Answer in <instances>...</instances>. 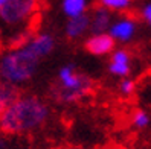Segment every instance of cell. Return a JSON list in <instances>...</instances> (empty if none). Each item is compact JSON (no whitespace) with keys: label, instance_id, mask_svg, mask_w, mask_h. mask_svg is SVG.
Here are the masks:
<instances>
[{"label":"cell","instance_id":"cell-1","mask_svg":"<svg viewBox=\"0 0 151 149\" xmlns=\"http://www.w3.org/2000/svg\"><path fill=\"white\" fill-rule=\"evenodd\" d=\"M50 110L47 103L38 96L19 94L2 116L0 133L3 135H22L40 129L47 122Z\"/></svg>","mask_w":151,"mask_h":149},{"label":"cell","instance_id":"cell-2","mask_svg":"<svg viewBox=\"0 0 151 149\" xmlns=\"http://www.w3.org/2000/svg\"><path fill=\"white\" fill-rule=\"evenodd\" d=\"M95 88V82L87 73H83L75 64H66L58 70L57 81L50 85L52 101L63 105H72L84 101Z\"/></svg>","mask_w":151,"mask_h":149},{"label":"cell","instance_id":"cell-3","mask_svg":"<svg viewBox=\"0 0 151 149\" xmlns=\"http://www.w3.org/2000/svg\"><path fill=\"white\" fill-rule=\"evenodd\" d=\"M40 61L24 44L15 49H8L0 56V75L6 84L20 85L28 82L35 75Z\"/></svg>","mask_w":151,"mask_h":149},{"label":"cell","instance_id":"cell-4","mask_svg":"<svg viewBox=\"0 0 151 149\" xmlns=\"http://www.w3.org/2000/svg\"><path fill=\"white\" fill-rule=\"evenodd\" d=\"M40 8V0H5L0 6V21L9 29H29Z\"/></svg>","mask_w":151,"mask_h":149},{"label":"cell","instance_id":"cell-5","mask_svg":"<svg viewBox=\"0 0 151 149\" xmlns=\"http://www.w3.org/2000/svg\"><path fill=\"white\" fill-rule=\"evenodd\" d=\"M84 47L90 55L93 56H105L110 55L116 49V41H114L109 32L102 34H92L84 43Z\"/></svg>","mask_w":151,"mask_h":149},{"label":"cell","instance_id":"cell-6","mask_svg":"<svg viewBox=\"0 0 151 149\" xmlns=\"http://www.w3.org/2000/svg\"><path fill=\"white\" fill-rule=\"evenodd\" d=\"M109 72L116 78H128L131 73V55L127 49L119 47L110 53Z\"/></svg>","mask_w":151,"mask_h":149},{"label":"cell","instance_id":"cell-7","mask_svg":"<svg viewBox=\"0 0 151 149\" xmlns=\"http://www.w3.org/2000/svg\"><path fill=\"white\" fill-rule=\"evenodd\" d=\"M24 46L28 47L38 59H43V58L49 56L52 52H54V49H55V37L49 32H40V34H35L28 43H24Z\"/></svg>","mask_w":151,"mask_h":149},{"label":"cell","instance_id":"cell-8","mask_svg":"<svg viewBox=\"0 0 151 149\" xmlns=\"http://www.w3.org/2000/svg\"><path fill=\"white\" fill-rule=\"evenodd\" d=\"M136 29H137V24L131 17H122V19L110 24L107 32L116 43H128L134 37Z\"/></svg>","mask_w":151,"mask_h":149},{"label":"cell","instance_id":"cell-9","mask_svg":"<svg viewBox=\"0 0 151 149\" xmlns=\"http://www.w3.org/2000/svg\"><path fill=\"white\" fill-rule=\"evenodd\" d=\"M88 29H90V15L86 12L83 15L69 19L64 28V34L69 40H76L81 38Z\"/></svg>","mask_w":151,"mask_h":149},{"label":"cell","instance_id":"cell-10","mask_svg":"<svg viewBox=\"0 0 151 149\" xmlns=\"http://www.w3.org/2000/svg\"><path fill=\"white\" fill-rule=\"evenodd\" d=\"M111 24V12L102 6H98L90 15V31L92 34L107 32Z\"/></svg>","mask_w":151,"mask_h":149},{"label":"cell","instance_id":"cell-11","mask_svg":"<svg viewBox=\"0 0 151 149\" xmlns=\"http://www.w3.org/2000/svg\"><path fill=\"white\" fill-rule=\"evenodd\" d=\"M88 0H61V11L67 19L83 15L87 12Z\"/></svg>","mask_w":151,"mask_h":149},{"label":"cell","instance_id":"cell-12","mask_svg":"<svg viewBox=\"0 0 151 149\" xmlns=\"http://www.w3.org/2000/svg\"><path fill=\"white\" fill-rule=\"evenodd\" d=\"M19 94L20 93H19L15 85L6 84V82L0 84V116H2V113L19 98Z\"/></svg>","mask_w":151,"mask_h":149},{"label":"cell","instance_id":"cell-13","mask_svg":"<svg viewBox=\"0 0 151 149\" xmlns=\"http://www.w3.org/2000/svg\"><path fill=\"white\" fill-rule=\"evenodd\" d=\"M151 123V117L148 114V111L145 110H136L131 116V125L136 129H145Z\"/></svg>","mask_w":151,"mask_h":149},{"label":"cell","instance_id":"cell-14","mask_svg":"<svg viewBox=\"0 0 151 149\" xmlns=\"http://www.w3.org/2000/svg\"><path fill=\"white\" fill-rule=\"evenodd\" d=\"M131 5V0H99V6L111 11H125Z\"/></svg>","mask_w":151,"mask_h":149},{"label":"cell","instance_id":"cell-15","mask_svg":"<svg viewBox=\"0 0 151 149\" xmlns=\"http://www.w3.org/2000/svg\"><path fill=\"white\" fill-rule=\"evenodd\" d=\"M118 90L122 96H125V98H128V96H131L133 93L136 91V82L130 79V78H122L119 85H118Z\"/></svg>","mask_w":151,"mask_h":149},{"label":"cell","instance_id":"cell-16","mask_svg":"<svg viewBox=\"0 0 151 149\" xmlns=\"http://www.w3.org/2000/svg\"><path fill=\"white\" fill-rule=\"evenodd\" d=\"M140 15H142V19H144L151 26V3H148V5H145L144 8H142Z\"/></svg>","mask_w":151,"mask_h":149},{"label":"cell","instance_id":"cell-17","mask_svg":"<svg viewBox=\"0 0 151 149\" xmlns=\"http://www.w3.org/2000/svg\"><path fill=\"white\" fill-rule=\"evenodd\" d=\"M5 145H6L5 138H2V137H0V149H3V148H5Z\"/></svg>","mask_w":151,"mask_h":149},{"label":"cell","instance_id":"cell-18","mask_svg":"<svg viewBox=\"0 0 151 149\" xmlns=\"http://www.w3.org/2000/svg\"><path fill=\"white\" fill-rule=\"evenodd\" d=\"M0 46H2V29H0Z\"/></svg>","mask_w":151,"mask_h":149},{"label":"cell","instance_id":"cell-19","mask_svg":"<svg viewBox=\"0 0 151 149\" xmlns=\"http://www.w3.org/2000/svg\"><path fill=\"white\" fill-rule=\"evenodd\" d=\"M2 82H3V81H2V75H0V84H2Z\"/></svg>","mask_w":151,"mask_h":149}]
</instances>
